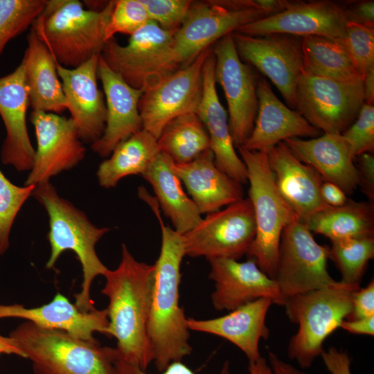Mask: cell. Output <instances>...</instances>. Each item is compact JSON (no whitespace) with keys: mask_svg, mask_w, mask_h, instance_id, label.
<instances>
[{"mask_svg":"<svg viewBox=\"0 0 374 374\" xmlns=\"http://www.w3.org/2000/svg\"><path fill=\"white\" fill-rule=\"evenodd\" d=\"M35 187L15 185L0 169V256L9 248L13 223L22 206L32 196Z\"/></svg>","mask_w":374,"mask_h":374,"instance_id":"8d00e7d4","label":"cell"},{"mask_svg":"<svg viewBox=\"0 0 374 374\" xmlns=\"http://www.w3.org/2000/svg\"><path fill=\"white\" fill-rule=\"evenodd\" d=\"M359 287L358 284L336 280L285 300L287 318L299 326L288 342L287 356L301 369L310 368L321 356L325 340L350 314L354 294Z\"/></svg>","mask_w":374,"mask_h":374,"instance_id":"8992f818","label":"cell"},{"mask_svg":"<svg viewBox=\"0 0 374 374\" xmlns=\"http://www.w3.org/2000/svg\"><path fill=\"white\" fill-rule=\"evenodd\" d=\"M256 235L253 206L249 197L206 216L184 235L186 256L208 260H238L247 254Z\"/></svg>","mask_w":374,"mask_h":374,"instance_id":"7c38bea8","label":"cell"},{"mask_svg":"<svg viewBox=\"0 0 374 374\" xmlns=\"http://www.w3.org/2000/svg\"><path fill=\"white\" fill-rule=\"evenodd\" d=\"M121 260L105 274L101 293L109 299V334L116 338L118 358L146 371L154 357L147 327L154 280V265L136 260L125 244Z\"/></svg>","mask_w":374,"mask_h":374,"instance_id":"7a4b0ae2","label":"cell"},{"mask_svg":"<svg viewBox=\"0 0 374 374\" xmlns=\"http://www.w3.org/2000/svg\"><path fill=\"white\" fill-rule=\"evenodd\" d=\"M374 316L373 278L364 287L359 288L353 298L352 310L346 319H357Z\"/></svg>","mask_w":374,"mask_h":374,"instance_id":"7bdbcfd3","label":"cell"},{"mask_svg":"<svg viewBox=\"0 0 374 374\" xmlns=\"http://www.w3.org/2000/svg\"><path fill=\"white\" fill-rule=\"evenodd\" d=\"M150 21L140 0H114V8L105 30V40L116 33L130 36Z\"/></svg>","mask_w":374,"mask_h":374,"instance_id":"f35d334b","label":"cell"},{"mask_svg":"<svg viewBox=\"0 0 374 374\" xmlns=\"http://www.w3.org/2000/svg\"><path fill=\"white\" fill-rule=\"evenodd\" d=\"M364 103L363 78L340 81L303 71L296 91V111L323 133L342 134Z\"/></svg>","mask_w":374,"mask_h":374,"instance_id":"30bf717a","label":"cell"},{"mask_svg":"<svg viewBox=\"0 0 374 374\" xmlns=\"http://www.w3.org/2000/svg\"><path fill=\"white\" fill-rule=\"evenodd\" d=\"M347 22L374 27V1H353L344 3Z\"/></svg>","mask_w":374,"mask_h":374,"instance_id":"f6af8a7d","label":"cell"},{"mask_svg":"<svg viewBox=\"0 0 374 374\" xmlns=\"http://www.w3.org/2000/svg\"><path fill=\"white\" fill-rule=\"evenodd\" d=\"M172 168L201 214L215 212L244 198L242 184L217 168L211 149L190 162H173Z\"/></svg>","mask_w":374,"mask_h":374,"instance_id":"83f0119b","label":"cell"},{"mask_svg":"<svg viewBox=\"0 0 374 374\" xmlns=\"http://www.w3.org/2000/svg\"><path fill=\"white\" fill-rule=\"evenodd\" d=\"M175 32L150 20L125 46L114 37L109 39L100 55L129 85L144 92L180 69L172 48Z\"/></svg>","mask_w":374,"mask_h":374,"instance_id":"ba28073f","label":"cell"},{"mask_svg":"<svg viewBox=\"0 0 374 374\" xmlns=\"http://www.w3.org/2000/svg\"><path fill=\"white\" fill-rule=\"evenodd\" d=\"M30 121L37 139L33 166L24 185L49 181L52 177L78 165L86 149L71 118L33 111Z\"/></svg>","mask_w":374,"mask_h":374,"instance_id":"2e32d148","label":"cell"},{"mask_svg":"<svg viewBox=\"0 0 374 374\" xmlns=\"http://www.w3.org/2000/svg\"><path fill=\"white\" fill-rule=\"evenodd\" d=\"M30 106L23 63L0 78V116L6 129L0 158L5 166L19 172L30 170L35 148L28 132L26 114Z\"/></svg>","mask_w":374,"mask_h":374,"instance_id":"ffe728a7","label":"cell"},{"mask_svg":"<svg viewBox=\"0 0 374 374\" xmlns=\"http://www.w3.org/2000/svg\"><path fill=\"white\" fill-rule=\"evenodd\" d=\"M98 75L103 87L107 116L103 135L91 144V148L100 157L106 158L119 143L143 129L139 110L143 91L129 85L100 55Z\"/></svg>","mask_w":374,"mask_h":374,"instance_id":"44dd1931","label":"cell"},{"mask_svg":"<svg viewBox=\"0 0 374 374\" xmlns=\"http://www.w3.org/2000/svg\"><path fill=\"white\" fill-rule=\"evenodd\" d=\"M272 304L270 299L261 298L217 318L204 320L188 318V328L190 330L225 339L240 348L249 362H256L262 357L260 340H266L269 336L266 317Z\"/></svg>","mask_w":374,"mask_h":374,"instance_id":"4316f807","label":"cell"},{"mask_svg":"<svg viewBox=\"0 0 374 374\" xmlns=\"http://www.w3.org/2000/svg\"><path fill=\"white\" fill-rule=\"evenodd\" d=\"M340 328L352 334L373 336L374 316L357 319H345Z\"/></svg>","mask_w":374,"mask_h":374,"instance_id":"7dc6e473","label":"cell"},{"mask_svg":"<svg viewBox=\"0 0 374 374\" xmlns=\"http://www.w3.org/2000/svg\"><path fill=\"white\" fill-rule=\"evenodd\" d=\"M269 15L256 0L193 1L173 35L172 48L179 66L188 65L204 51L241 26Z\"/></svg>","mask_w":374,"mask_h":374,"instance_id":"9c48e42d","label":"cell"},{"mask_svg":"<svg viewBox=\"0 0 374 374\" xmlns=\"http://www.w3.org/2000/svg\"><path fill=\"white\" fill-rule=\"evenodd\" d=\"M328 252L329 247L319 244L299 220L284 229L274 278L284 301L336 281L328 271Z\"/></svg>","mask_w":374,"mask_h":374,"instance_id":"8fae6325","label":"cell"},{"mask_svg":"<svg viewBox=\"0 0 374 374\" xmlns=\"http://www.w3.org/2000/svg\"><path fill=\"white\" fill-rule=\"evenodd\" d=\"M364 103L373 105L374 103V69L369 71L363 78Z\"/></svg>","mask_w":374,"mask_h":374,"instance_id":"f907efd6","label":"cell"},{"mask_svg":"<svg viewBox=\"0 0 374 374\" xmlns=\"http://www.w3.org/2000/svg\"><path fill=\"white\" fill-rule=\"evenodd\" d=\"M321 357L330 374H352L351 358L346 351L331 346Z\"/></svg>","mask_w":374,"mask_h":374,"instance_id":"bcb514c9","label":"cell"},{"mask_svg":"<svg viewBox=\"0 0 374 374\" xmlns=\"http://www.w3.org/2000/svg\"><path fill=\"white\" fill-rule=\"evenodd\" d=\"M157 144L161 152L178 164L190 162L211 149L208 134L196 112L180 115L168 122Z\"/></svg>","mask_w":374,"mask_h":374,"instance_id":"836d02e7","label":"cell"},{"mask_svg":"<svg viewBox=\"0 0 374 374\" xmlns=\"http://www.w3.org/2000/svg\"><path fill=\"white\" fill-rule=\"evenodd\" d=\"M109 1H84L86 9L93 12H101L106 8Z\"/></svg>","mask_w":374,"mask_h":374,"instance_id":"db71d44e","label":"cell"},{"mask_svg":"<svg viewBox=\"0 0 374 374\" xmlns=\"http://www.w3.org/2000/svg\"><path fill=\"white\" fill-rule=\"evenodd\" d=\"M354 157L374 150V106L364 103L354 123L342 133Z\"/></svg>","mask_w":374,"mask_h":374,"instance_id":"60d3db41","label":"cell"},{"mask_svg":"<svg viewBox=\"0 0 374 374\" xmlns=\"http://www.w3.org/2000/svg\"><path fill=\"white\" fill-rule=\"evenodd\" d=\"M248 371L249 374H274L267 359L262 357L256 362H249Z\"/></svg>","mask_w":374,"mask_h":374,"instance_id":"816d5d0a","label":"cell"},{"mask_svg":"<svg viewBox=\"0 0 374 374\" xmlns=\"http://www.w3.org/2000/svg\"><path fill=\"white\" fill-rule=\"evenodd\" d=\"M211 50L212 46L188 65L143 92L139 103L143 129L157 139L171 120L196 112L202 96V69Z\"/></svg>","mask_w":374,"mask_h":374,"instance_id":"5bb4252c","label":"cell"},{"mask_svg":"<svg viewBox=\"0 0 374 374\" xmlns=\"http://www.w3.org/2000/svg\"><path fill=\"white\" fill-rule=\"evenodd\" d=\"M266 152L277 188L301 222L330 206L321 196V175L299 160L284 142Z\"/></svg>","mask_w":374,"mask_h":374,"instance_id":"7402d4cb","label":"cell"},{"mask_svg":"<svg viewBox=\"0 0 374 374\" xmlns=\"http://www.w3.org/2000/svg\"><path fill=\"white\" fill-rule=\"evenodd\" d=\"M321 193L324 202L332 207L340 206L348 199L346 195L339 187L328 181L322 183Z\"/></svg>","mask_w":374,"mask_h":374,"instance_id":"c3c4849f","label":"cell"},{"mask_svg":"<svg viewBox=\"0 0 374 374\" xmlns=\"http://www.w3.org/2000/svg\"><path fill=\"white\" fill-rule=\"evenodd\" d=\"M159 152L157 139L142 129L119 143L100 163L96 172L99 184L114 188L125 177L142 175Z\"/></svg>","mask_w":374,"mask_h":374,"instance_id":"4dcf8cb0","label":"cell"},{"mask_svg":"<svg viewBox=\"0 0 374 374\" xmlns=\"http://www.w3.org/2000/svg\"><path fill=\"white\" fill-rule=\"evenodd\" d=\"M114 5L109 1L105 10L93 12L78 0H47L31 29L57 64L75 68L100 55Z\"/></svg>","mask_w":374,"mask_h":374,"instance_id":"277c9868","label":"cell"},{"mask_svg":"<svg viewBox=\"0 0 374 374\" xmlns=\"http://www.w3.org/2000/svg\"><path fill=\"white\" fill-rule=\"evenodd\" d=\"M312 232L330 241L374 235V204L350 199L340 206H329L303 223Z\"/></svg>","mask_w":374,"mask_h":374,"instance_id":"1f68e13d","label":"cell"},{"mask_svg":"<svg viewBox=\"0 0 374 374\" xmlns=\"http://www.w3.org/2000/svg\"><path fill=\"white\" fill-rule=\"evenodd\" d=\"M149 18L161 28L175 32L184 22L193 1L190 0H140Z\"/></svg>","mask_w":374,"mask_h":374,"instance_id":"ab89813d","label":"cell"},{"mask_svg":"<svg viewBox=\"0 0 374 374\" xmlns=\"http://www.w3.org/2000/svg\"><path fill=\"white\" fill-rule=\"evenodd\" d=\"M238 150L247 170L249 199L256 222L255 238L247 254L274 279L283 231L299 220L277 188L266 151H250L243 146Z\"/></svg>","mask_w":374,"mask_h":374,"instance_id":"52a82bcc","label":"cell"},{"mask_svg":"<svg viewBox=\"0 0 374 374\" xmlns=\"http://www.w3.org/2000/svg\"><path fill=\"white\" fill-rule=\"evenodd\" d=\"M0 350L4 354L16 355L24 358L21 350L17 348L13 339L10 337H6L0 335Z\"/></svg>","mask_w":374,"mask_h":374,"instance_id":"f5cc1de1","label":"cell"},{"mask_svg":"<svg viewBox=\"0 0 374 374\" xmlns=\"http://www.w3.org/2000/svg\"><path fill=\"white\" fill-rule=\"evenodd\" d=\"M358 176V186L374 204V156L371 152L363 153L354 159Z\"/></svg>","mask_w":374,"mask_h":374,"instance_id":"b9f144b4","label":"cell"},{"mask_svg":"<svg viewBox=\"0 0 374 374\" xmlns=\"http://www.w3.org/2000/svg\"><path fill=\"white\" fill-rule=\"evenodd\" d=\"M3 354V352L1 350H0V355Z\"/></svg>","mask_w":374,"mask_h":374,"instance_id":"11a10c76","label":"cell"},{"mask_svg":"<svg viewBox=\"0 0 374 374\" xmlns=\"http://www.w3.org/2000/svg\"><path fill=\"white\" fill-rule=\"evenodd\" d=\"M303 72L340 81L362 78L343 39L312 35L301 37Z\"/></svg>","mask_w":374,"mask_h":374,"instance_id":"d6a6232c","label":"cell"},{"mask_svg":"<svg viewBox=\"0 0 374 374\" xmlns=\"http://www.w3.org/2000/svg\"><path fill=\"white\" fill-rule=\"evenodd\" d=\"M328 257L339 270L342 282L360 285L374 257V235L331 241Z\"/></svg>","mask_w":374,"mask_h":374,"instance_id":"e575fe53","label":"cell"},{"mask_svg":"<svg viewBox=\"0 0 374 374\" xmlns=\"http://www.w3.org/2000/svg\"><path fill=\"white\" fill-rule=\"evenodd\" d=\"M99 55L75 68L57 64L67 109L80 140L93 143L103 135L107 109L104 93L98 87Z\"/></svg>","mask_w":374,"mask_h":374,"instance_id":"d6986e66","label":"cell"},{"mask_svg":"<svg viewBox=\"0 0 374 374\" xmlns=\"http://www.w3.org/2000/svg\"><path fill=\"white\" fill-rule=\"evenodd\" d=\"M215 65V60L211 50L203 66L202 96L195 112L208 134L215 166L237 182L246 184L247 170L235 152L228 114L217 93Z\"/></svg>","mask_w":374,"mask_h":374,"instance_id":"603a6c76","label":"cell"},{"mask_svg":"<svg viewBox=\"0 0 374 374\" xmlns=\"http://www.w3.org/2000/svg\"><path fill=\"white\" fill-rule=\"evenodd\" d=\"M32 196L48 216L47 239L51 254L46 268H53L64 251H73L81 264L83 276L81 290L74 294V304L82 312L96 310L90 296L91 285L96 277L104 276L109 269L100 261L95 247L109 229L95 226L84 212L61 197L50 181L35 185Z\"/></svg>","mask_w":374,"mask_h":374,"instance_id":"3957f363","label":"cell"},{"mask_svg":"<svg viewBox=\"0 0 374 374\" xmlns=\"http://www.w3.org/2000/svg\"><path fill=\"white\" fill-rule=\"evenodd\" d=\"M360 76L374 69V27L347 22L343 39Z\"/></svg>","mask_w":374,"mask_h":374,"instance_id":"74e56055","label":"cell"},{"mask_svg":"<svg viewBox=\"0 0 374 374\" xmlns=\"http://www.w3.org/2000/svg\"><path fill=\"white\" fill-rule=\"evenodd\" d=\"M28 46L21 60L33 111L60 114L67 109V103L54 57L31 29Z\"/></svg>","mask_w":374,"mask_h":374,"instance_id":"f1b7e54d","label":"cell"},{"mask_svg":"<svg viewBox=\"0 0 374 374\" xmlns=\"http://www.w3.org/2000/svg\"><path fill=\"white\" fill-rule=\"evenodd\" d=\"M46 0H0V55L6 44L32 26Z\"/></svg>","mask_w":374,"mask_h":374,"instance_id":"d590c367","label":"cell"},{"mask_svg":"<svg viewBox=\"0 0 374 374\" xmlns=\"http://www.w3.org/2000/svg\"><path fill=\"white\" fill-rule=\"evenodd\" d=\"M143 200L155 214L161 231V245L154 264V280L147 332L157 369L161 372L170 364L190 355V330L183 308L179 305L181 265L186 256L184 235L164 224L154 197Z\"/></svg>","mask_w":374,"mask_h":374,"instance_id":"6da1fadb","label":"cell"},{"mask_svg":"<svg viewBox=\"0 0 374 374\" xmlns=\"http://www.w3.org/2000/svg\"><path fill=\"white\" fill-rule=\"evenodd\" d=\"M19 318L48 329L66 331L87 341H96L93 333L109 335L107 309L82 312L60 293L47 304L27 308L20 304L0 305V319Z\"/></svg>","mask_w":374,"mask_h":374,"instance_id":"484cf974","label":"cell"},{"mask_svg":"<svg viewBox=\"0 0 374 374\" xmlns=\"http://www.w3.org/2000/svg\"><path fill=\"white\" fill-rule=\"evenodd\" d=\"M208 262V278L215 283L211 301L216 310L231 311L261 298L270 299L274 304L283 306L285 301L276 281L253 260L239 262L220 258Z\"/></svg>","mask_w":374,"mask_h":374,"instance_id":"ac0fdd59","label":"cell"},{"mask_svg":"<svg viewBox=\"0 0 374 374\" xmlns=\"http://www.w3.org/2000/svg\"><path fill=\"white\" fill-rule=\"evenodd\" d=\"M240 59L256 67L295 109L296 91L303 71L301 37L286 34L251 36L233 33Z\"/></svg>","mask_w":374,"mask_h":374,"instance_id":"9a60e30c","label":"cell"},{"mask_svg":"<svg viewBox=\"0 0 374 374\" xmlns=\"http://www.w3.org/2000/svg\"><path fill=\"white\" fill-rule=\"evenodd\" d=\"M267 361L274 374H310L283 361L271 350L268 353Z\"/></svg>","mask_w":374,"mask_h":374,"instance_id":"681fc988","label":"cell"},{"mask_svg":"<svg viewBox=\"0 0 374 374\" xmlns=\"http://www.w3.org/2000/svg\"><path fill=\"white\" fill-rule=\"evenodd\" d=\"M231 34L216 42L212 51L215 60V82L224 91L230 132L238 148L245 144L253 129L258 107L259 78L240 59Z\"/></svg>","mask_w":374,"mask_h":374,"instance_id":"4fadbf2b","label":"cell"},{"mask_svg":"<svg viewBox=\"0 0 374 374\" xmlns=\"http://www.w3.org/2000/svg\"><path fill=\"white\" fill-rule=\"evenodd\" d=\"M346 24L344 3L328 0L289 1L283 11L245 24L235 33L251 36L319 35L343 39Z\"/></svg>","mask_w":374,"mask_h":374,"instance_id":"e0dca14e","label":"cell"},{"mask_svg":"<svg viewBox=\"0 0 374 374\" xmlns=\"http://www.w3.org/2000/svg\"><path fill=\"white\" fill-rule=\"evenodd\" d=\"M115 366L118 374H148L146 371H143L139 367L128 364L118 358L115 360ZM159 374H195L194 372L181 361L174 362L170 364ZM219 374H231L230 364L226 360L219 373Z\"/></svg>","mask_w":374,"mask_h":374,"instance_id":"ee69618b","label":"cell"},{"mask_svg":"<svg viewBox=\"0 0 374 374\" xmlns=\"http://www.w3.org/2000/svg\"><path fill=\"white\" fill-rule=\"evenodd\" d=\"M29 359L35 374H118L116 348L25 321L9 336Z\"/></svg>","mask_w":374,"mask_h":374,"instance_id":"5b68a950","label":"cell"},{"mask_svg":"<svg viewBox=\"0 0 374 374\" xmlns=\"http://www.w3.org/2000/svg\"><path fill=\"white\" fill-rule=\"evenodd\" d=\"M296 157L312 167L324 181L352 195L358 187V176L351 147L342 134L323 133L310 139L290 138L283 141Z\"/></svg>","mask_w":374,"mask_h":374,"instance_id":"d4e9b609","label":"cell"},{"mask_svg":"<svg viewBox=\"0 0 374 374\" xmlns=\"http://www.w3.org/2000/svg\"><path fill=\"white\" fill-rule=\"evenodd\" d=\"M257 95L258 107L253 129L243 145L247 150L267 151L287 139L321 135L322 132L283 103L264 78L258 79Z\"/></svg>","mask_w":374,"mask_h":374,"instance_id":"cb8c5ba5","label":"cell"},{"mask_svg":"<svg viewBox=\"0 0 374 374\" xmlns=\"http://www.w3.org/2000/svg\"><path fill=\"white\" fill-rule=\"evenodd\" d=\"M173 161L159 152L141 175L152 186L155 198L175 230L184 235L202 220L197 206L185 193L172 168Z\"/></svg>","mask_w":374,"mask_h":374,"instance_id":"f546056e","label":"cell"}]
</instances>
